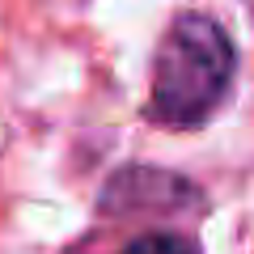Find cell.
<instances>
[{
	"label": "cell",
	"instance_id": "1",
	"mask_svg": "<svg viewBox=\"0 0 254 254\" xmlns=\"http://www.w3.org/2000/svg\"><path fill=\"white\" fill-rule=\"evenodd\" d=\"M233 68V43L212 17H174L153 64V115L170 127H199L229 98Z\"/></svg>",
	"mask_w": 254,
	"mask_h": 254
},
{
	"label": "cell",
	"instance_id": "3",
	"mask_svg": "<svg viewBox=\"0 0 254 254\" xmlns=\"http://www.w3.org/2000/svg\"><path fill=\"white\" fill-rule=\"evenodd\" d=\"M123 254H199V250L178 233H140L123 246Z\"/></svg>",
	"mask_w": 254,
	"mask_h": 254
},
{
	"label": "cell",
	"instance_id": "2",
	"mask_svg": "<svg viewBox=\"0 0 254 254\" xmlns=\"http://www.w3.org/2000/svg\"><path fill=\"white\" fill-rule=\"evenodd\" d=\"M199 190L182 182L178 174L148 170V165H127L102 190V212L110 216H140V212H182L195 203Z\"/></svg>",
	"mask_w": 254,
	"mask_h": 254
}]
</instances>
